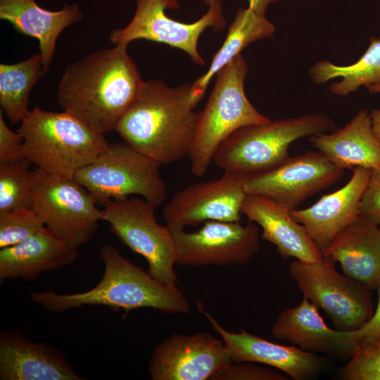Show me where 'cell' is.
Masks as SVG:
<instances>
[{"label":"cell","instance_id":"obj_3","mask_svg":"<svg viewBox=\"0 0 380 380\" xmlns=\"http://www.w3.org/2000/svg\"><path fill=\"white\" fill-rule=\"evenodd\" d=\"M100 258L104 266L103 274L92 289L70 294L53 291L32 292L30 300L46 310L56 312L84 305H105L125 312L140 308L169 313L190 312L189 303L180 289L160 283L113 246L104 244Z\"/></svg>","mask_w":380,"mask_h":380},{"label":"cell","instance_id":"obj_36","mask_svg":"<svg viewBox=\"0 0 380 380\" xmlns=\"http://www.w3.org/2000/svg\"><path fill=\"white\" fill-rule=\"evenodd\" d=\"M373 130L380 141V109H374L370 113Z\"/></svg>","mask_w":380,"mask_h":380},{"label":"cell","instance_id":"obj_37","mask_svg":"<svg viewBox=\"0 0 380 380\" xmlns=\"http://www.w3.org/2000/svg\"><path fill=\"white\" fill-rule=\"evenodd\" d=\"M368 88V90L370 93H372V94H374V93H378V94H380V82L377 83V84H372L369 87H367Z\"/></svg>","mask_w":380,"mask_h":380},{"label":"cell","instance_id":"obj_28","mask_svg":"<svg viewBox=\"0 0 380 380\" xmlns=\"http://www.w3.org/2000/svg\"><path fill=\"white\" fill-rule=\"evenodd\" d=\"M25 157L0 164V213L33 208L34 171Z\"/></svg>","mask_w":380,"mask_h":380},{"label":"cell","instance_id":"obj_33","mask_svg":"<svg viewBox=\"0 0 380 380\" xmlns=\"http://www.w3.org/2000/svg\"><path fill=\"white\" fill-rule=\"evenodd\" d=\"M25 157L23 138L12 131L6 125L0 110V164L12 162Z\"/></svg>","mask_w":380,"mask_h":380},{"label":"cell","instance_id":"obj_13","mask_svg":"<svg viewBox=\"0 0 380 380\" xmlns=\"http://www.w3.org/2000/svg\"><path fill=\"white\" fill-rule=\"evenodd\" d=\"M344 172L320 151H308L289 157L272 170L251 175L245 191L247 194L267 197L293 210L339 181Z\"/></svg>","mask_w":380,"mask_h":380},{"label":"cell","instance_id":"obj_31","mask_svg":"<svg viewBox=\"0 0 380 380\" xmlns=\"http://www.w3.org/2000/svg\"><path fill=\"white\" fill-rule=\"evenodd\" d=\"M280 371L252 362L232 361L211 380H286Z\"/></svg>","mask_w":380,"mask_h":380},{"label":"cell","instance_id":"obj_9","mask_svg":"<svg viewBox=\"0 0 380 380\" xmlns=\"http://www.w3.org/2000/svg\"><path fill=\"white\" fill-rule=\"evenodd\" d=\"M335 265L325 256L317 262L295 260L289 272L303 296L322 309L336 329L356 330L374 313L371 289L338 272Z\"/></svg>","mask_w":380,"mask_h":380},{"label":"cell","instance_id":"obj_11","mask_svg":"<svg viewBox=\"0 0 380 380\" xmlns=\"http://www.w3.org/2000/svg\"><path fill=\"white\" fill-rule=\"evenodd\" d=\"M178 8L177 0H137L131 21L125 27L113 30L109 39L115 44L128 45L139 39L165 44L184 51L194 63L203 65L197 49L198 41L207 28L220 30L225 27L222 3L209 6L201 18L191 23L175 20L165 13L167 8Z\"/></svg>","mask_w":380,"mask_h":380},{"label":"cell","instance_id":"obj_10","mask_svg":"<svg viewBox=\"0 0 380 380\" xmlns=\"http://www.w3.org/2000/svg\"><path fill=\"white\" fill-rule=\"evenodd\" d=\"M96 204L75 177L34 170L33 208L45 226L69 245L78 248L95 234L101 220Z\"/></svg>","mask_w":380,"mask_h":380},{"label":"cell","instance_id":"obj_12","mask_svg":"<svg viewBox=\"0 0 380 380\" xmlns=\"http://www.w3.org/2000/svg\"><path fill=\"white\" fill-rule=\"evenodd\" d=\"M168 227L175 240L176 265L180 266L243 265L260 251L259 228L251 221L243 225L210 220L194 232Z\"/></svg>","mask_w":380,"mask_h":380},{"label":"cell","instance_id":"obj_19","mask_svg":"<svg viewBox=\"0 0 380 380\" xmlns=\"http://www.w3.org/2000/svg\"><path fill=\"white\" fill-rule=\"evenodd\" d=\"M272 335L300 349L338 358H350L353 353L348 331L329 328L318 308L305 298L300 303L284 310L275 319Z\"/></svg>","mask_w":380,"mask_h":380},{"label":"cell","instance_id":"obj_1","mask_svg":"<svg viewBox=\"0 0 380 380\" xmlns=\"http://www.w3.org/2000/svg\"><path fill=\"white\" fill-rule=\"evenodd\" d=\"M127 46L88 54L69 65L59 81L57 100L63 111L98 133L115 130L144 84Z\"/></svg>","mask_w":380,"mask_h":380},{"label":"cell","instance_id":"obj_16","mask_svg":"<svg viewBox=\"0 0 380 380\" xmlns=\"http://www.w3.org/2000/svg\"><path fill=\"white\" fill-rule=\"evenodd\" d=\"M198 307L229 349L232 361L269 366L293 380L310 379L324 371L327 366L322 357L297 346L278 344L243 329L238 332L229 331L205 312L201 304Z\"/></svg>","mask_w":380,"mask_h":380},{"label":"cell","instance_id":"obj_32","mask_svg":"<svg viewBox=\"0 0 380 380\" xmlns=\"http://www.w3.org/2000/svg\"><path fill=\"white\" fill-rule=\"evenodd\" d=\"M360 215L380 225V167L371 171L360 202Z\"/></svg>","mask_w":380,"mask_h":380},{"label":"cell","instance_id":"obj_17","mask_svg":"<svg viewBox=\"0 0 380 380\" xmlns=\"http://www.w3.org/2000/svg\"><path fill=\"white\" fill-rule=\"evenodd\" d=\"M371 171L356 167L341 189L323 196L307 208L291 210L292 217L304 226L322 252L360 215V202Z\"/></svg>","mask_w":380,"mask_h":380},{"label":"cell","instance_id":"obj_2","mask_svg":"<svg viewBox=\"0 0 380 380\" xmlns=\"http://www.w3.org/2000/svg\"><path fill=\"white\" fill-rule=\"evenodd\" d=\"M194 108L191 84L172 87L149 80L115 131L160 165L172 163L188 156L197 121Z\"/></svg>","mask_w":380,"mask_h":380},{"label":"cell","instance_id":"obj_15","mask_svg":"<svg viewBox=\"0 0 380 380\" xmlns=\"http://www.w3.org/2000/svg\"><path fill=\"white\" fill-rule=\"evenodd\" d=\"M232 362L222 338L207 332L174 334L153 349L148 373L153 380H211Z\"/></svg>","mask_w":380,"mask_h":380},{"label":"cell","instance_id":"obj_6","mask_svg":"<svg viewBox=\"0 0 380 380\" xmlns=\"http://www.w3.org/2000/svg\"><path fill=\"white\" fill-rule=\"evenodd\" d=\"M247 71L246 61L240 53L217 74L208 101L198 113L188 153L194 175L205 173L217 147L235 130L271 120L258 112L245 94Z\"/></svg>","mask_w":380,"mask_h":380},{"label":"cell","instance_id":"obj_21","mask_svg":"<svg viewBox=\"0 0 380 380\" xmlns=\"http://www.w3.org/2000/svg\"><path fill=\"white\" fill-rule=\"evenodd\" d=\"M1 380H81L65 356L52 346L15 335L0 336Z\"/></svg>","mask_w":380,"mask_h":380},{"label":"cell","instance_id":"obj_25","mask_svg":"<svg viewBox=\"0 0 380 380\" xmlns=\"http://www.w3.org/2000/svg\"><path fill=\"white\" fill-rule=\"evenodd\" d=\"M275 27L265 14L249 8H240L229 25L227 37L220 49L213 56L205 74L191 84V99L194 107L203 99L211 79L234 60L241 51L253 42L272 38Z\"/></svg>","mask_w":380,"mask_h":380},{"label":"cell","instance_id":"obj_7","mask_svg":"<svg viewBox=\"0 0 380 380\" xmlns=\"http://www.w3.org/2000/svg\"><path fill=\"white\" fill-rule=\"evenodd\" d=\"M160 166L125 141L112 143L74 177L101 205L111 199L138 195L157 208L166 196Z\"/></svg>","mask_w":380,"mask_h":380},{"label":"cell","instance_id":"obj_29","mask_svg":"<svg viewBox=\"0 0 380 380\" xmlns=\"http://www.w3.org/2000/svg\"><path fill=\"white\" fill-rule=\"evenodd\" d=\"M44 227V221L33 208L0 213V248L18 243Z\"/></svg>","mask_w":380,"mask_h":380},{"label":"cell","instance_id":"obj_23","mask_svg":"<svg viewBox=\"0 0 380 380\" xmlns=\"http://www.w3.org/2000/svg\"><path fill=\"white\" fill-rule=\"evenodd\" d=\"M310 141L317 151L343 170L380 167V141L367 109L360 110L343 127L312 136Z\"/></svg>","mask_w":380,"mask_h":380},{"label":"cell","instance_id":"obj_14","mask_svg":"<svg viewBox=\"0 0 380 380\" xmlns=\"http://www.w3.org/2000/svg\"><path fill=\"white\" fill-rule=\"evenodd\" d=\"M249 177L224 171L220 178L196 182L177 191L163 211L167 225L184 228L210 220L241 222Z\"/></svg>","mask_w":380,"mask_h":380},{"label":"cell","instance_id":"obj_5","mask_svg":"<svg viewBox=\"0 0 380 380\" xmlns=\"http://www.w3.org/2000/svg\"><path fill=\"white\" fill-rule=\"evenodd\" d=\"M337 129L331 118L319 113L244 126L220 144L213 161L224 171L259 174L284 163L293 141Z\"/></svg>","mask_w":380,"mask_h":380},{"label":"cell","instance_id":"obj_4","mask_svg":"<svg viewBox=\"0 0 380 380\" xmlns=\"http://www.w3.org/2000/svg\"><path fill=\"white\" fill-rule=\"evenodd\" d=\"M23 154L37 168L51 175L74 177L108 146L98 133L72 115L36 106L20 122Z\"/></svg>","mask_w":380,"mask_h":380},{"label":"cell","instance_id":"obj_22","mask_svg":"<svg viewBox=\"0 0 380 380\" xmlns=\"http://www.w3.org/2000/svg\"><path fill=\"white\" fill-rule=\"evenodd\" d=\"M322 253L369 289L380 286V227L365 216L360 215Z\"/></svg>","mask_w":380,"mask_h":380},{"label":"cell","instance_id":"obj_35","mask_svg":"<svg viewBox=\"0 0 380 380\" xmlns=\"http://www.w3.org/2000/svg\"><path fill=\"white\" fill-rule=\"evenodd\" d=\"M279 0H248V7L253 11L265 14L266 11L272 4H276Z\"/></svg>","mask_w":380,"mask_h":380},{"label":"cell","instance_id":"obj_8","mask_svg":"<svg viewBox=\"0 0 380 380\" xmlns=\"http://www.w3.org/2000/svg\"><path fill=\"white\" fill-rule=\"evenodd\" d=\"M101 220L124 244L147 261L148 272L160 283L176 288V248L170 227L160 225L156 207L138 197L111 199L103 203Z\"/></svg>","mask_w":380,"mask_h":380},{"label":"cell","instance_id":"obj_18","mask_svg":"<svg viewBox=\"0 0 380 380\" xmlns=\"http://www.w3.org/2000/svg\"><path fill=\"white\" fill-rule=\"evenodd\" d=\"M241 213L262 228L260 237L274 244L282 258L307 262L322 260V251L304 226L281 204L263 196L247 194Z\"/></svg>","mask_w":380,"mask_h":380},{"label":"cell","instance_id":"obj_34","mask_svg":"<svg viewBox=\"0 0 380 380\" xmlns=\"http://www.w3.org/2000/svg\"><path fill=\"white\" fill-rule=\"evenodd\" d=\"M378 289L377 306L372 316L360 328L348 331L349 341L354 350L357 347L380 336V286Z\"/></svg>","mask_w":380,"mask_h":380},{"label":"cell","instance_id":"obj_24","mask_svg":"<svg viewBox=\"0 0 380 380\" xmlns=\"http://www.w3.org/2000/svg\"><path fill=\"white\" fill-rule=\"evenodd\" d=\"M0 18L10 23L18 32L35 38L39 43L43 71L46 74L53 59L56 40L69 25L81 21L77 4L56 11L40 7L34 0H0Z\"/></svg>","mask_w":380,"mask_h":380},{"label":"cell","instance_id":"obj_30","mask_svg":"<svg viewBox=\"0 0 380 380\" xmlns=\"http://www.w3.org/2000/svg\"><path fill=\"white\" fill-rule=\"evenodd\" d=\"M338 373L343 380H380V336L357 347Z\"/></svg>","mask_w":380,"mask_h":380},{"label":"cell","instance_id":"obj_38","mask_svg":"<svg viewBox=\"0 0 380 380\" xmlns=\"http://www.w3.org/2000/svg\"><path fill=\"white\" fill-rule=\"evenodd\" d=\"M205 4H206L208 6H210L215 4H217L218 2H220V0H202Z\"/></svg>","mask_w":380,"mask_h":380},{"label":"cell","instance_id":"obj_27","mask_svg":"<svg viewBox=\"0 0 380 380\" xmlns=\"http://www.w3.org/2000/svg\"><path fill=\"white\" fill-rule=\"evenodd\" d=\"M44 75L40 52L19 63L0 64V106L12 124L21 122L30 111L29 94Z\"/></svg>","mask_w":380,"mask_h":380},{"label":"cell","instance_id":"obj_20","mask_svg":"<svg viewBox=\"0 0 380 380\" xmlns=\"http://www.w3.org/2000/svg\"><path fill=\"white\" fill-rule=\"evenodd\" d=\"M77 255V248L44 227L20 243L1 249L0 282L34 280L44 272L73 264Z\"/></svg>","mask_w":380,"mask_h":380},{"label":"cell","instance_id":"obj_26","mask_svg":"<svg viewBox=\"0 0 380 380\" xmlns=\"http://www.w3.org/2000/svg\"><path fill=\"white\" fill-rule=\"evenodd\" d=\"M310 75L318 84L342 78L330 87V91L338 96H346L362 86L368 87L380 82V39L371 37L367 51L355 63L341 66L320 61L310 68Z\"/></svg>","mask_w":380,"mask_h":380}]
</instances>
